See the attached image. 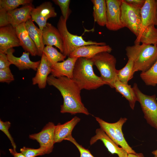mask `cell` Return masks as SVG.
<instances>
[{"label":"cell","instance_id":"cell-1","mask_svg":"<svg viewBox=\"0 0 157 157\" xmlns=\"http://www.w3.org/2000/svg\"><path fill=\"white\" fill-rule=\"evenodd\" d=\"M47 82L49 85L58 89L63 97V103L61 106V113L90 114L82 101L81 90L72 79L65 76L56 78L51 75L48 76Z\"/></svg>","mask_w":157,"mask_h":157},{"label":"cell","instance_id":"cell-2","mask_svg":"<svg viewBox=\"0 0 157 157\" xmlns=\"http://www.w3.org/2000/svg\"><path fill=\"white\" fill-rule=\"evenodd\" d=\"M91 59L78 58L74 68L72 79L81 90L97 89L106 83L94 72Z\"/></svg>","mask_w":157,"mask_h":157},{"label":"cell","instance_id":"cell-3","mask_svg":"<svg viewBox=\"0 0 157 157\" xmlns=\"http://www.w3.org/2000/svg\"><path fill=\"white\" fill-rule=\"evenodd\" d=\"M128 58L134 62L133 72H144L149 69L157 60V46L144 44H134L125 49Z\"/></svg>","mask_w":157,"mask_h":157},{"label":"cell","instance_id":"cell-4","mask_svg":"<svg viewBox=\"0 0 157 157\" xmlns=\"http://www.w3.org/2000/svg\"><path fill=\"white\" fill-rule=\"evenodd\" d=\"M99 70L102 80L111 88L117 79L116 68L117 60L114 56L107 52H103L91 59Z\"/></svg>","mask_w":157,"mask_h":157},{"label":"cell","instance_id":"cell-5","mask_svg":"<svg viewBox=\"0 0 157 157\" xmlns=\"http://www.w3.org/2000/svg\"><path fill=\"white\" fill-rule=\"evenodd\" d=\"M67 20L61 15L57 24V28L62 37L63 44V54L66 56L70 54L78 48L85 45L96 44L105 45L104 42H97L92 40L86 41L81 36H78L70 33L67 26Z\"/></svg>","mask_w":157,"mask_h":157},{"label":"cell","instance_id":"cell-6","mask_svg":"<svg viewBox=\"0 0 157 157\" xmlns=\"http://www.w3.org/2000/svg\"><path fill=\"white\" fill-rule=\"evenodd\" d=\"M95 118L100 128L117 145L120 146L128 154L136 153L127 142L122 131V126L127 120L126 118L121 117L113 123L108 122L98 117H95Z\"/></svg>","mask_w":157,"mask_h":157},{"label":"cell","instance_id":"cell-7","mask_svg":"<svg viewBox=\"0 0 157 157\" xmlns=\"http://www.w3.org/2000/svg\"><path fill=\"white\" fill-rule=\"evenodd\" d=\"M133 88L138 101L140 103L144 118L149 124L157 130V102L156 95L150 96L143 93L135 83Z\"/></svg>","mask_w":157,"mask_h":157},{"label":"cell","instance_id":"cell-8","mask_svg":"<svg viewBox=\"0 0 157 157\" xmlns=\"http://www.w3.org/2000/svg\"><path fill=\"white\" fill-rule=\"evenodd\" d=\"M121 20L125 27L128 28L136 37L141 23L140 9L122 0L121 6Z\"/></svg>","mask_w":157,"mask_h":157},{"label":"cell","instance_id":"cell-9","mask_svg":"<svg viewBox=\"0 0 157 157\" xmlns=\"http://www.w3.org/2000/svg\"><path fill=\"white\" fill-rule=\"evenodd\" d=\"M106 22L109 30L117 31L124 27L121 20V6L122 0H106Z\"/></svg>","mask_w":157,"mask_h":157},{"label":"cell","instance_id":"cell-10","mask_svg":"<svg viewBox=\"0 0 157 157\" xmlns=\"http://www.w3.org/2000/svg\"><path fill=\"white\" fill-rule=\"evenodd\" d=\"M31 14L33 21L37 23L42 31L46 26L47 20L57 15L55 8L50 1L45 2L36 8H34Z\"/></svg>","mask_w":157,"mask_h":157},{"label":"cell","instance_id":"cell-11","mask_svg":"<svg viewBox=\"0 0 157 157\" xmlns=\"http://www.w3.org/2000/svg\"><path fill=\"white\" fill-rule=\"evenodd\" d=\"M157 0H145L140 10L141 25L139 34L136 39L139 38L147 26L157 25Z\"/></svg>","mask_w":157,"mask_h":157},{"label":"cell","instance_id":"cell-12","mask_svg":"<svg viewBox=\"0 0 157 157\" xmlns=\"http://www.w3.org/2000/svg\"><path fill=\"white\" fill-rule=\"evenodd\" d=\"M56 125L52 122H49L39 132L29 135V138L36 140L40 147L46 149L47 154L53 151L54 142V131Z\"/></svg>","mask_w":157,"mask_h":157},{"label":"cell","instance_id":"cell-13","mask_svg":"<svg viewBox=\"0 0 157 157\" xmlns=\"http://www.w3.org/2000/svg\"><path fill=\"white\" fill-rule=\"evenodd\" d=\"M20 46L15 28L10 24L0 28V53L6 54L8 50Z\"/></svg>","mask_w":157,"mask_h":157},{"label":"cell","instance_id":"cell-14","mask_svg":"<svg viewBox=\"0 0 157 157\" xmlns=\"http://www.w3.org/2000/svg\"><path fill=\"white\" fill-rule=\"evenodd\" d=\"M95 133L96 135L92 137L90 140V145L98 140H100L111 154H116L119 157H127L128 154L127 152L121 147H119L101 128L96 129Z\"/></svg>","mask_w":157,"mask_h":157},{"label":"cell","instance_id":"cell-15","mask_svg":"<svg viewBox=\"0 0 157 157\" xmlns=\"http://www.w3.org/2000/svg\"><path fill=\"white\" fill-rule=\"evenodd\" d=\"M42 40L44 44L54 46L60 52H63V44L61 35L57 28L51 24L47 22L42 31Z\"/></svg>","mask_w":157,"mask_h":157},{"label":"cell","instance_id":"cell-16","mask_svg":"<svg viewBox=\"0 0 157 157\" xmlns=\"http://www.w3.org/2000/svg\"><path fill=\"white\" fill-rule=\"evenodd\" d=\"M32 4L7 12V16L9 24L15 28L19 25L25 23L31 18V12L33 8Z\"/></svg>","mask_w":157,"mask_h":157},{"label":"cell","instance_id":"cell-17","mask_svg":"<svg viewBox=\"0 0 157 157\" xmlns=\"http://www.w3.org/2000/svg\"><path fill=\"white\" fill-rule=\"evenodd\" d=\"M15 51L13 48H11L8 50L6 54L11 64L15 65L20 70L31 69L37 70L40 60L35 62L31 61L29 58L30 53L26 52H23L19 57H15L13 54Z\"/></svg>","mask_w":157,"mask_h":157},{"label":"cell","instance_id":"cell-18","mask_svg":"<svg viewBox=\"0 0 157 157\" xmlns=\"http://www.w3.org/2000/svg\"><path fill=\"white\" fill-rule=\"evenodd\" d=\"M112 50L111 47L109 45L91 44L85 45L76 49L70 54L69 57L91 59L97 54L101 52H107L110 53Z\"/></svg>","mask_w":157,"mask_h":157},{"label":"cell","instance_id":"cell-19","mask_svg":"<svg viewBox=\"0 0 157 157\" xmlns=\"http://www.w3.org/2000/svg\"><path fill=\"white\" fill-rule=\"evenodd\" d=\"M77 58L68 57L62 62L53 64L51 65V75L56 78L65 76L72 79L74 68Z\"/></svg>","mask_w":157,"mask_h":157},{"label":"cell","instance_id":"cell-20","mask_svg":"<svg viewBox=\"0 0 157 157\" xmlns=\"http://www.w3.org/2000/svg\"><path fill=\"white\" fill-rule=\"evenodd\" d=\"M40 62L37 70L35 76L32 79V84H37L40 89L45 88L48 75L51 72V65L44 54L41 56Z\"/></svg>","mask_w":157,"mask_h":157},{"label":"cell","instance_id":"cell-21","mask_svg":"<svg viewBox=\"0 0 157 157\" xmlns=\"http://www.w3.org/2000/svg\"><path fill=\"white\" fill-rule=\"evenodd\" d=\"M25 23L22 24L15 27L20 46L25 52L29 53L32 56H38L37 48L28 34Z\"/></svg>","mask_w":157,"mask_h":157},{"label":"cell","instance_id":"cell-22","mask_svg":"<svg viewBox=\"0 0 157 157\" xmlns=\"http://www.w3.org/2000/svg\"><path fill=\"white\" fill-rule=\"evenodd\" d=\"M81 119L75 116L71 120L63 124L58 123L55 126L54 131V142H60L72 135V130Z\"/></svg>","mask_w":157,"mask_h":157},{"label":"cell","instance_id":"cell-23","mask_svg":"<svg viewBox=\"0 0 157 157\" xmlns=\"http://www.w3.org/2000/svg\"><path fill=\"white\" fill-rule=\"evenodd\" d=\"M25 24L30 36L37 48L38 56H41L45 47L43 42L42 31L35 25L31 18L27 21Z\"/></svg>","mask_w":157,"mask_h":157},{"label":"cell","instance_id":"cell-24","mask_svg":"<svg viewBox=\"0 0 157 157\" xmlns=\"http://www.w3.org/2000/svg\"><path fill=\"white\" fill-rule=\"evenodd\" d=\"M113 87L117 92L120 93L128 101L130 107L133 110L138 99L133 87L128 84L121 82L118 79L114 83Z\"/></svg>","mask_w":157,"mask_h":157},{"label":"cell","instance_id":"cell-25","mask_svg":"<svg viewBox=\"0 0 157 157\" xmlns=\"http://www.w3.org/2000/svg\"><path fill=\"white\" fill-rule=\"evenodd\" d=\"M93 5V16L94 22L104 26L106 22L107 6L105 0H92Z\"/></svg>","mask_w":157,"mask_h":157},{"label":"cell","instance_id":"cell-26","mask_svg":"<svg viewBox=\"0 0 157 157\" xmlns=\"http://www.w3.org/2000/svg\"><path fill=\"white\" fill-rule=\"evenodd\" d=\"M154 25L147 26L139 37L136 39L134 44H142L157 46V28Z\"/></svg>","mask_w":157,"mask_h":157},{"label":"cell","instance_id":"cell-27","mask_svg":"<svg viewBox=\"0 0 157 157\" xmlns=\"http://www.w3.org/2000/svg\"><path fill=\"white\" fill-rule=\"evenodd\" d=\"M126 65L123 68L117 70V79L121 82L128 84L129 81L133 78L134 73L133 72L134 62L131 59L128 58Z\"/></svg>","mask_w":157,"mask_h":157},{"label":"cell","instance_id":"cell-28","mask_svg":"<svg viewBox=\"0 0 157 157\" xmlns=\"http://www.w3.org/2000/svg\"><path fill=\"white\" fill-rule=\"evenodd\" d=\"M43 53L51 65L54 63L64 61L66 57L51 46H46L43 49Z\"/></svg>","mask_w":157,"mask_h":157},{"label":"cell","instance_id":"cell-29","mask_svg":"<svg viewBox=\"0 0 157 157\" xmlns=\"http://www.w3.org/2000/svg\"><path fill=\"white\" fill-rule=\"evenodd\" d=\"M140 76L147 85L155 86L157 85V60L149 69L141 72Z\"/></svg>","mask_w":157,"mask_h":157},{"label":"cell","instance_id":"cell-30","mask_svg":"<svg viewBox=\"0 0 157 157\" xmlns=\"http://www.w3.org/2000/svg\"><path fill=\"white\" fill-rule=\"evenodd\" d=\"M32 0H0V7L6 12L17 8L19 6L32 4Z\"/></svg>","mask_w":157,"mask_h":157},{"label":"cell","instance_id":"cell-31","mask_svg":"<svg viewBox=\"0 0 157 157\" xmlns=\"http://www.w3.org/2000/svg\"><path fill=\"white\" fill-rule=\"evenodd\" d=\"M20 151L26 157H35L47 154L46 149L41 147L35 149L24 147Z\"/></svg>","mask_w":157,"mask_h":157},{"label":"cell","instance_id":"cell-32","mask_svg":"<svg viewBox=\"0 0 157 157\" xmlns=\"http://www.w3.org/2000/svg\"><path fill=\"white\" fill-rule=\"evenodd\" d=\"M54 3L60 7L62 16L67 20L71 13V10L69 8L70 0H53Z\"/></svg>","mask_w":157,"mask_h":157},{"label":"cell","instance_id":"cell-33","mask_svg":"<svg viewBox=\"0 0 157 157\" xmlns=\"http://www.w3.org/2000/svg\"><path fill=\"white\" fill-rule=\"evenodd\" d=\"M65 140L70 141L76 147L80 152V157H94L88 149L85 148L79 144L72 135L68 137Z\"/></svg>","mask_w":157,"mask_h":157},{"label":"cell","instance_id":"cell-34","mask_svg":"<svg viewBox=\"0 0 157 157\" xmlns=\"http://www.w3.org/2000/svg\"><path fill=\"white\" fill-rule=\"evenodd\" d=\"M14 80L9 67L0 69V82L9 84Z\"/></svg>","mask_w":157,"mask_h":157},{"label":"cell","instance_id":"cell-35","mask_svg":"<svg viewBox=\"0 0 157 157\" xmlns=\"http://www.w3.org/2000/svg\"><path fill=\"white\" fill-rule=\"evenodd\" d=\"M11 123L9 121L4 122L0 120V130L4 133L10 140L14 149H16V146L9 131Z\"/></svg>","mask_w":157,"mask_h":157},{"label":"cell","instance_id":"cell-36","mask_svg":"<svg viewBox=\"0 0 157 157\" xmlns=\"http://www.w3.org/2000/svg\"><path fill=\"white\" fill-rule=\"evenodd\" d=\"M11 64L7 54L0 53V69L9 67Z\"/></svg>","mask_w":157,"mask_h":157},{"label":"cell","instance_id":"cell-37","mask_svg":"<svg viewBox=\"0 0 157 157\" xmlns=\"http://www.w3.org/2000/svg\"><path fill=\"white\" fill-rule=\"evenodd\" d=\"M7 12L0 7V27L9 25L7 18Z\"/></svg>","mask_w":157,"mask_h":157},{"label":"cell","instance_id":"cell-38","mask_svg":"<svg viewBox=\"0 0 157 157\" xmlns=\"http://www.w3.org/2000/svg\"><path fill=\"white\" fill-rule=\"evenodd\" d=\"M127 3L141 10L144 6L145 0H124Z\"/></svg>","mask_w":157,"mask_h":157},{"label":"cell","instance_id":"cell-39","mask_svg":"<svg viewBox=\"0 0 157 157\" xmlns=\"http://www.w3.org/2000/svg\"><path fill=\"white\" fill-rule=\"evenodd\" d=\"M10 154L14 157H26L22 153L17 152L16 149H9Z\"/></svg>","mask_w":157,"mask_h":157},{"label":"cell","instance_id":"cell-40","mask_svg":"<svg viewBox=\"0 0 157 157\" xmlns=\"http://www.w3.org/2000/svg\"><path fill=\"white\" fill-rule=\"evenodd\" d=\"M127 157H144V156L142 153H135L128 154Z\"/></svg>","mask_w":157,"mask_h":157},{"label":"cell","instance_id":"cell-41","mask_svg":"<svg viewBox=\"0 0 157 157\" xmlns=\"http://www.w3.org/2000/svg\"><path fill=\"white\" fill-rule=\"evenodd\" d=\"M152 153L154 156V157H157V149L153 151Z\"/></svg>","mask_w":157,"mask_h":157},{"label":"cell","instance_id":"cell-42","mask_svg":"<svg viewBox=\"0 0 157 157\" xmlns=\"http://www.w3.org/2000/svg\"></svg>","mask_w":157,"mask_h":157},{"label":"cell","instance_id":"cell-43","mask_svg":"<svg viewBox=\"0 0 157 157\" xmlns=\"http://www.w3.org/2000/svg\"></svg>","mask_w":157,"mask_h":157}]
</instances>
